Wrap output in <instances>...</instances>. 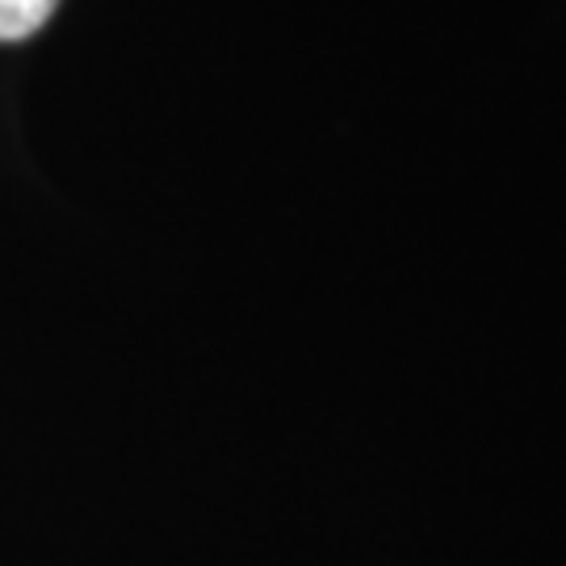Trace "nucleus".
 Wrapping results in <instances>:
<instances>
[{"label": "nucleus", "instance_id": "1", "mask_svg": "<svg viewBox=\"0 0 566 566\" xmlns=\"http://www.w3.org/2000/svg\"><path fill=\"white\" fill-rule=\"evenodd\" d=\"M60 9V0H0V42H21L39 34Z\"/></svg>", "mask_w": 566, "mask_h": 566}]
</instances>
